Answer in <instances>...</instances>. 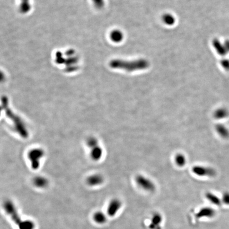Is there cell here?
I'll list each match as a JSON object with an SVG mask.
<instances>
[{
	"mask_svg": "<svg viewBox=\"0 0 229 229\" xmlns=\"http://www.w3.org/2000/svg\"><path fill=\"white\" fill-rule=\"evenodd\" d=\"M214 214L215 212L211 207H203L198 211L196 217L199 219L201 218H210L213 217Z\"/></svg>",
	"mask_w": 229,
	"mask_h": 229,
	"instance_id": "8",
	"label": "cell"
},
{
	"mask_svg": "<svg viewBox=\"0 0 229 229\" xmlns=\"http://www.w3.org/2000/svg\"><path fill=\"white\" fill-rule=\"evenodd\" d=\"M175 162L178 167H183L186 164L187 159L183 154L178 153L175 157Z\"/></svg>",
	"mask_w": 229,
	"mask_h": 229,
	"instance_id": "11",
	"label": "cell"
},
{
	"mask_svg": "<svg viewBox=\"0 0 229 229\" xmlns=\"http://www.w3.org/2000/svg\"><path fill=\"white\" fill-rule=\"evenodd\" d=\"M19 229H34L35 224L30 220H22L20 224L18 225Z\"/></svg>",
	"mask_w": 229,
	"mask_h": 229,
	"instance_id": "14",
	"label": "cell"
},
{
	"mask_svg": "<svg viewBox=\"0 0 229 229\" xmlns=\"http://www.w3.org/2000/svg\"><path fill=\"white\" fill-rule=\"evenodd\" d=\"M206 197L207 200H209V201H211L212 203L215 205H219L220 204V201L219 198L215 196L214 194L211 193H207L206 194Z\"/></svg>",
	"mask_w": 229,
	"mask_h": 229,
	"instance_id": "19",
	"label": "cell"
},
{
	"mask_svg": "<svg viewBox=\"0 0 229 229\" xmlns=\"http://www.w3.org/2000/svg\"><path fill=\"white\" fill-rule=\"evenodd\" d=\"M94 220L98 224H103L107 221V217L102 212H97L94 215Z\"/></svg>",
	"mask_w": 229,
	"mask_h": 229,
	"instance_id": "12",
	"label": "cell"
},
{
	"mask_svg": "<svg viewBox=\"0 0 229 229\" xmlns=\"http://www.w3.org/2000/svg\"><path fill=\"white\" fill-rule=\"evenodd\" d=\"M192 172L195 175L201 177H211L214 176L216 174L215 170L213 168L201 165H196L194 166L192 168Z\"/></svg>",
	"mask_w": 229,
	"mask_h": 229,
	"instance_id": "5",
	"label": "cell"
},
{
	"mask_svg": "<svg viewBox=\"0 0 229 229\" xmlns=\"http://www.w3.org/2000/svg\"><path fill=\"white\" fill-rule=\"evenodd\" d=\"M44 152L40 149H35L29 152L28 157L31 162V165L34 169H36L39 167V160L43 156Z\"/></svg>",
	"mask_w": 229,
	"mask_h": 229,
	"instance_id": "6",
	"label": "cell"
},
{
	"mask_svg": "<svg viewBox=\"0 0 229 229\" xmlns=\"http://www.w3.org/2000/svg\"><path fill=\"white\" fill-rule=\"evenodd\" d=\"M223 201H224L226 203H228L229 202V195L228 194H225L223 196Z\"/></svg>",
	"mask_w": 229,
	"mask_h": 229,
	"instance_id": "22",
	"label": "cell"
},
{
	"mask_svg": "<svg viewBox=\"0 0 229 229\" xmlns=\"http://www.w3.org/2000/svg\"><path fill=\"white\" fill-rule=\"evenodd\" d=\"M163 21L165 24L172 26L175 24V19L172 14H166L163 16Z\"/></svg>",
	"mask_w": 229,
	"mask_h": 229,
	"instance_id": "21",
	"label": "cell"
},
{
	"mask_svg": "<svg viewBox=\"0 0 229 229\" xmlns=\"http://www.w3.org/2000/svg\"><path fill=\"white\" fill-rule=\"evenodd\" d=\"M215 128H216V130L217 133L222 137L226 138L229 134V132L227 131V129L222 125H220V124L217 125L216 126Z\"/></svg>",
	"mask_w": 229,
	"mask_h": 229,
	"instance_id": "17",
	"label": "cell"
},
{
	"mask_svg": "<svg viewBox=\"0 0 229 229\" xmlns=\"http://www.w3.org/2000/svg\"><path fill=\"white\" fill-rule=\"evenodd\" d=\"M103 182V179L100 175H93L87 180V183L90 186L99 185Z\"/></svg>",
	"mask_w": 229,
	"mask_h": 229,
	"instance_id": "10",
	"label": "cell"
},
{
	"mask_svg": "<svg viewBox=\"0 0 229 229\" xmlns=\"http://www.w3.org/2000/svg\"><path fill=\"white\" fill-rule=\"evenodd\" d=\"M111 38L114 42H120L123 39V35L120 31L115 30L112 32Z\"/></svg>",
	"mask_w": 229,
	"mask_h": 229,
	"instance_id": "20",
	"label": "cell"
},
{
	"mask_svg": "<svg viewBox=\"0 0 229 229\" xmlns=\"http://www.w3.org/2000/svg\"><path fill=\"white\" fill-rule=\"evenodd\" d=\"M227 115V110L224 108H219L215 110L214 113V116L217 120H221L223 118L226 117Z\"/></svg>",
	"mask_w": 229,
	"mask_h": 229,
	"instance_id": "15",
	"label": "cell"
},
{
	"mask_svg": "<svg viewBox=\"0 0 229 229\" xmlns=\"http://www.w3.org/2000/svg\"><path fill=\"white\" fill-rule=\"evenodd\" d=\"M4 209L6 212V213L11 218L12 221H13L18 226L19 225L22 220L21 219L20 216L18 214L16 207L14 206V204L12 203V202L10 201H6L4 204Z\"/></svg>",
	"mask_w": 229,
	"mask_h": 229,
	"instance_id": "4",
	"label": "cell"
},
{
	"mask_svg": "<svg viewBox=\"0 0 229 229\" xmlns=\"http://www.w3.org/2000/svg\"><path fill=\"white\" fill-rule=\"evenodd\" d=\"M213 45L219 54L221 55L225 54V49L217 39L213 40Z\"/></svg>",
	"mask_w": 229,
	"mask_h": 229,
	"instance_id": "16",
	"label": "cell"
},
{
	"mask_svg": "<svg viewBox=\"0 0 229 229\" xmlns=\"http://www.w3.org/2000/svg\"><path fill=\"white\" fill-rule=\"evenodd\" d=\"M162 222V217L159 213H154L152 215L150 224L149 228L150 229H160L161 224Z\"/></svg>",
	"mask_w": 229,
	"mask_h": 229,
	"instance_id": "9",
	"label": "cell"
},
{
	"mask_svg": "<svg viewBox=\"0 0 229 229\" xmlns=\"http://www.w3.org/2000/svg\"><path fill=\"white\" fill-rule=\"evenodd\" d=\"M135 183L140 188L144 191L153 192L156 190V185L153 181L145 175H136Z\"/></svg>",
	"mask_w": 229,
	"mask_h": 229,
	"instance_id": "2",
	"label": "cell"
},
{
	"mask_svg": "<svg viewBox=\"0 0 229 229\" xmlns=\"http://www.w3.org/2000/svg\"><path fill=\"white\" fill-rule=\"evenodd\" d=\"M102 154V148L98 146H94L92 147V157L94 160H99L101 157Z\"/></svg>",
	"mask_w": 229,
	"mask_h": 229,
	"instance_id": "13",
	"label": "cell"
},
{
	"mask_svg": "<svg viewBox=\"0 0 229 229\" xmlns=\"http://www.w3.org/2000/svg\"><path fill=\"white\" fill-rule=\"evenodd\" d=\"M4 104V108H5L7 116L9 117L11 120L14 122L15 124V126L16 128L17 131H18V133L20 134L21 135H22V137L24 138H27L28 136V132L26 130V128L24 127V124L22 123V120H21L20 118L18 117V116L15 115L13 113H12L11 110L8 108V107H6V103L3 102Z\"/></svg>",
	"mask_w": 229,
	"mask_h": 229,
	"instance_id": "3",
	"label": "cell"
},
{
	"mask_svg": "<svg viewBox=\"0 0 229 229\" xmlns=\"http://www.w3.org/2000/svg\"><path fill=\"white\" fill-rule=\"evenodd\" d=\"M110 65L113 68L125 70L128 72H133L138 70H145L149 66V62L145 59L126 61L123 60H115L110 63Z\"/></svg>",
	"mask_w": 229,
	"mask_h": 229,
	"instance_id": "1",
	"label": "cell"
},
{
	"mask_svg": "<svg viewBox=\"0 0 229 229\" xmlns=\"http://www.w3.org/2000/svg\"><path fill=\"white\" fill-rule=\"evenodd\" d=\"M34 184L37 187L44 188L47 185V181L44 178L37 177L34 180Z\"/></svg>",
	"mask_w": 229,
	"mask_h": 229,
	"instance_id": "18",
	"label": "cell"
},
{
	"mask_svg": "<svg viewBox=\"0 0 229 229\" xmlns=\"http://www.w3.org/2000/svg\"><path fill=\"white\" fill-rule=\"evenodd\" d=\"M122 203L118 199H113L108 206L107 214L110 217H114L122 207Z\"/></svg>",
	"mask_w": 229,
	"mask_h": 229,
	"instance_id": "7",
	"label": "cell"
}]
</instances>
